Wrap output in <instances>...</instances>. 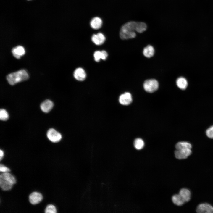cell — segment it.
<instances>
[{"mask_svg": "<svg viewBox=\"0 0 213 213\" xmlns=\"http://www.w3.org/2000/svg\"><path fill=\"white\" fill-rule=\"evenodd\" d=\"M43 199L42 194L38 192H33L31 193L29 197V201L33 205L37 204L40 203Z\"/></svg>", "mask_w": 213, "mask_h": 213, "instance_id": "cell-8", "label": "cell"}, {"mask_svg": "<svg viewBox=\"0 0 213 213\" xmlns=\"http://www.w3.org/2000/svg\"><path fill=\"white\" fill-rule=\"evenodd\" d=\"M119 100V102L121 104L128 105L130 104L132 101L131 95L129 92H125L120 95Z\"/></svg>", "mask_w": 213, "mask_h": 213, "instance_id": "cell-9", "label": "cell"}, {"mask_svg": "<svg viewBox=\"0 0 213 213\" xmlns=\"http://www.w3.org/2000/svg\"><path fill=\"white\" fill-rule=\"evenodd\" d=\"M175 147L176 149L181 148L191 149L192 148V145L191 144L188 142L182 141L177 143L175 146Z\"/></svg>", "mask_w": 213, "mask_h": 213, "instance_id": "cell-20", "label": "cell"}, {"mask_svg": "<svg viewBox=\"0 0 213 213\" xmlns=\"http://www.w3.org/2000/svg\"><path fill=\"white\" fill-rule=\"evenodd\" d=\"M176 83L178 87L182 90L185 89L188 86L186 80L182 77L178 78L176 80Z\"/></svg>", "mask_w": 213, "mask_h": 213, "instance_id": "cell-17", "label": "cell"}, {"mask_svg": "<svg viewBox=\"0 0 213 213\" xmlns=\"http://www.w3.org/2000/svg\"><path fill=\"white\" fill-rule=\"evenodd\" d=\"M16 182L15 177L8 172L2 173L0 175V186L2 190H11Z\"/></svg>", "mask_w": 213, "mask_h": 213, "instance_id": "cell-2", "label": "cell"}, {"mask_svg": "<svg viewBox=\"0 0 213 213\" xmlns=\"http://www.w3.org/2000/svg\"><path fill=\"white\" fill-rule=\"evenodd\" d=\"M47 136L49 139L54 143L59 142L62 138L61 134L53 128H51L48 130Z\"/></svg>", "mask_w": 213, "mask_h": 213, "instance_id": "cell-6", "label": "cell"}, {"mask_svg": "<svg viewBox=\"0 0 213 213\" xmlns=\"http://www.w3.org/2000/svg\"><path fill=\"white\" fill-rule=\"evenodd\" d=\"M54 106L53 102L51 100H46L43 101L40 105L42 111L45 113H48L52 109Z\"/></svg>", "mask_w": 213, "mask_h": 213, "instance_id": "cell-12", "label": "cell"}, {"mask_svg": "<svg viewBox=\"0 0 213 213\" xmlns=\"http://www.w3.org/2000/svg\"><path fill=\"white\" fill-rule=\"evenodd\" d=\"M28 75L25 70H22L8 74L6 79L8 83L11 85L27 80Z\"/></svg>", "mask_w": 213, "mask_h": 213, "instance_id": "cell-3", "label": "cell"}, {"mask_svg": "<svg viewBox=\"0 0 213 213\" xmlns=\"http://www.w3.org/2000/svg\"><path fill=\"white\" fill-rule=\"evenodd\" d=\"M143 141L141 138H137L134 141V145L135 148L138 150L142 149L144 146Z\"/></svg>", "mask_w": 213, "mask_h": 213, "instance_id": "cell-21", "label": "cell"}, {"mask_svg": "<svg viewBox=\"0 0 213 213\" xmlns=\"http://www.w3.org/2000/svg\"><path fill=\"white\" fill-rule=\"evenodd\" d=\"M45 212L46 213H56L57 212L55 206L52 204H49L47 206Z\"/></svg>", "mask_w": 213, "mask_h": 213, "instance_id": "cell-24", "label": "cell"}, {"mask_svg": "<svg viewBox=\"0 0 213 213\" xmlns=\"http://www.w3.org/2000/svg\"><path fill=\"white\" fill-rule=\"evenodd\" d=\"M191 149L188 148H179L176 149L175 151V157L179 159L187 158L191 154Z\"/></svg>", "mask_w": 213, "mask_h": 213, "instance_id": "cell-5", "label": "cell"}, {"mask_svg": "<svg viewBox=\"0 0 213 213\" xmlns=\"http://www.w3.org/2000/svg\"><path fill=\"white\" fill-rule=\"evenodd\" d=\"M206 133L208 138L213 139V125L210 126L206 130Z\"/></svg>", "mask_w": 213, "mask_h": 213, "instance_id": "cell-25", "label": "cell"}, {"mask_svg": "<svg viewBox=\"0 0 213 213\" xmlns=\"http://www.w3.org/2000/svg\"><path fill=\"white\" fill-rule=\"evenodd\" d=\"M4 156V153L3 151L1 150H0V160H1L3 158V156Z\"/></svg>", "mask_w": 213, "mask_h": 213, "instance_id": "cell-27", "label": "cell"}, {"mask_svg": "<svg viewBox=\"0 0 213 213\" xmlns=\"http://www.w3.org/2000/svg\"><path fill=\"white\" fill-rule=\"evenodd\" d=\"M73 75L76 80L80 81L85 80L86 76L85 70L81 67L78 68L75 70Z\"/></svg>", "mask_w": 213, "mask_h": 213, "instance_id": "cell-10", "label": "cell"}, {"mask_svg": "<svg viewBox=\"0 0 213 213\" xmlns=\"http://www.w3.org/2000/svg\"><path fill=\"white\" fill-rule=\"evenodd\" d=\"M12 52L13 56L18 59H20V57L24 55L25 53L24 48L21 46L13 48L12 49Z\"/></svg>", "mask_w": 213, "mask_h": 213, "instance_id": "cell-13", "label": "cell"}, {"mask_svg": "<svg viewBox=\"0 0 213 213\" xmlns=\"http://www.w3.org/2000/svg\"><path fill=\"white\" fill-rule=\"evenodd\" d=\"M104 36L101 33L94 34L91 37L92 41L96 45H100L103 44L105 40Z\"/></svg>", "mask_w": 213, "mask_h": 213, "instance_id": "cell-11", "label": "cell"}, {"mask_svg": "<svg viewBox=\"0 0 213 213\" xmlns=\"http://www.w3.org/2000/svg\"><path fill=\"white\" fill-rule=\"evenodd\" d=\"M147 28L146 24L142 22H137L136 26V31L139 33H142L145 31Z\"/></svg>", "mask_w": 213, "mask_h": 213, "instance_id": "cell-19", "label": "cell"}, {"mask_svg": "<svg viewBox=\"0 0 213 213\" xmlns=\"http://www.w3.org/2000/svg\"><path fill=\"white\" fill-rule=\"evenodd\" d=\"M10 171V169L7 167L1 164L0 165V171L2 173L9 172Z\"/></svg>", "mask_w": 213, "mask_h": 213, "instance_id": "cell-26", "label": "cell"}, {"mask_svg": "<svg viewBox=\"0 0 213 213\" xmlns=\"http://www.w3.org/2000/svg\"><path fill=\"white\" fill-rule=\"evenodd\" d=\"M154 53V49L151 45H148L145 47L143 50V55L148 58L152 57Z\"/></svg>", "mask_w": 213, "mask_h": 213, "instance_id": "cell-16", "label": "cell"}, {"mask_svg": "<svg viewBox=\"0 0 213 213\" xmlns=\"http://www.w3.org/2000/svg\"><path fill=\"white\" fill-rule=\"evenodd\" d=\"M185 202L190 201L191 199V193L190 191L186 188L181 189L179 193Z\"/></svg>", "mask_w": 213, "mask_h": 213, "instance_id": "cell-14", "label": "cell"}, {"mask_svg": "<svg viewBox=\"0 0 213 213\" xmlns=\"http://www.w3.org/2000/svg\"><path fill=\"white\" fill-rule=\"evenodd\" d=\"M136 22L134 21L130 22L122 27L120 32V36L121 39H128L135 37Z\"/></svg>", "mask_w": 213, "mask_h": 213, "instance_id": "cell-1", "label": "cell"}, {"mask_svg": "<svg viewBox=\"0 0 213 213\" xmlns=\"http://www.w3.org/2000/svg\"><path fill=\"white\" fill-rule=\"evenodd\" d=\"M172 200L174 204L178 206H182L185 203L179 194L174 195L172 197Z\"/></svg>", "mask_w": 213, "mask_h": 213, "instance_id": "cell-18", "label": "cell"}, {"mask_svg": "<svg viewBox=\"0 0 213 213\" xmlns=\"http://www.w3.org/2000/svg\"><path fill=\"white\" fill-rule=\"evenodd\" d=\"M93 57L94 60L96 62H99L101 59L103 60L104 55L102 51H95L93 54Z\"/></svg>", "mask_w": 213, "mask_h": 213, "instance_id": "cell-22", "label": "cell"}, {"mask_svg": "<svg viewBox=\"0 0 213 213\" xmlns=\"http://www.w3.org/2000/svg\"><path fill=\"white\" fill-rule=\"evenodd\" d=\"M102 25V21L101 18L98 17H95L93 18L90 22L91 27L95 29L100 28Z\"/></svg>", "mask_w": 213, "mask_h": 213, "instance_id": "cell-15", "label": "cell"}, {"mask_svg": "<svg viewBox=\"0 0 213 213\" xmlns=\"http://www.w3.org/2000/svg\"><path fill=\"white\" fill-rule=\"evenodd\" d=\"M143 87L146 92L153 93L158 89L159 83L157 80L154 79L147 80L144 81Z\"/></svg>", "mask_w": 213, "mask_h": 213, "instance_id": "cell-4", "label": "cell"}, {"mask_svg": "<svg viewBox=\"0 0 213 213\" xmlns=\"http://www.w3.org/2000/svg\"><path fill=\"white\" fill-rule=\"evenodd\" d=\"M7 112L4 109H1L0 111V119L2 120L6 121L9 118Z\"/></svg>", "mask_w": 213, "mask_h": 213, "instance_id": "cell-23", "label": "cell"}, {"mask_svg": "<svg viewBox=\"0 0 213 213\" xmlns=\"http://www.w3.org/2000/svg\"><path fill=\"white\" fill-rule=\"evenodd\" d=\"M196 212L199 213H213V206L207 203L201 204L197 207Z\"/></svg>", "mask_w": 213, "mask_h": 213, "instance_id": "cell-7", "label": "cell"}]
</instances>
